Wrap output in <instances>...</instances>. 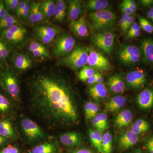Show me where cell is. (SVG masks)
<instances>
[{
    "mask_svg": "<svg viewBox=\"0 0 153 153\" xmlns=\"http://www.w3.org/2000/svg\"><path fill=\"white\" fill-rule=\"evenodd\" d=\"M140 52L145 63L149 65L153 64V40L152 38L143 39L141 42Z\"/></svg>",
    "mask_w": 153,
    "mask_h": 153,
    "instance_id": "2e32d148",
    "label": "cell"
},
{
    "mask_svg": "<svg viewBox=\"0 0 153 153\" xmlns=\"http://www.w3.org/2000/svg\"><path fill=\"white\" fill-rule=\"evenodd\" d=\"M132 113L129 110L126 109L117 115L115 119V125L118 128L126 126L132 119Z\"/></svg>",
    "mask_w": 153,
    "mask_h": 153,
    "instance_id": "83f0119b",
    "label": "cell"
},
{
    "mask_svg": "<svg viewBox=\"0 0 153 153\" xmlns=\"http://www.w3.org/2000/svg\"><path fill=\"white\" fill-rule=\"evenodd\" d=\"M98 72H97L95 74H94L93 76L90 77V78H88L87 79V81H86L87 82V84L88 85H94V84H95L97 78V75H98Z\"/></svg>",
    "mask_w": 153,
    "mask_h": 153,
    "instance_id": "f907efd6",
    "label": "cell"
},
{
    "mask_svg": "<svg viewBox=\"0 0 153 153\" xmlns=\"http://www.w3.org/2000/svg\"><path fill=\"white\" fill-rule=\"evenodd\" d=\"M61 32L59 28L48 24H40L33 29V36L43 45H48L55 42Z\"/></svg>",
    "mask_w": 153,
    "mask_h": 153,
    "instance_id": "ba28073f",
    "label": "cell"
},
{
    "mask_svg": "<svg viewBox=\"0 0 153 153\" xmlns=\"http://www.w3.org/2000/svg\"><path fill=\"white\" fill-rule=\"evenodd\" d=\"M89 48L84 46H76L68 55L63 57L60 63L67 67L77 71L88 63Z\"/></svg>",
    "mask_w": 153,
    "mask_h": 153,
    "instance_id": "5b68a950",
    "label": "cell"
},
{
    "mask_svg": "<svg viewBox=\"0 0 153 153\" xmlns=\"http://www.w3.org/2000/svg\"><path fill=\"white\" fill-rule=\"evenodd\" d=\"M20 126L25 140L28 145H35L46 140L47 135L38 124L27 117H23Z\"/></svg>",
    "mask_w": 153,
    "mask_h": 153,
    "instance_id": "7a4b0ae2",
    "label": "cell"
},
{
    "mask_svg": "<svg viewBox=\"0 0 153 153\" xmlns=\"http://www.w3.org/2000/svg\"><path fill=\"white\" fill-rule=\"evenodd\" d=\"M141 33V30H138L133 33L128 34L126 37L127 39H133V38L139 37L140 36Z\"/></svg>",
    "mask_w": 153,
    "mask_h": 153,
    "instance_id": "816d5d0a",
    "label": "cell"
},
{
    "mask_svg": "<svg viewBox=\"0 0 153 153\" xmlns=\"http://www.w3.org/2000/svg\"><path fill=\"white\" fill-rule=\"evenodd\" d=\"M59 140L60 143L64 146L71 149L81 148L84 143L82 135L74 131L61 134Z\"/></svg>",
    "mask_w": 153,
    "mask_h": 153,
    "instance_id": "4fadbf2b",
    "label": "cell"
},
{
    "mask_svg": "<svg viewBox=\"0 0 153 153\" xmlns=\"http://www.w3.org/2000/svg\"><path fill=\"white\" fill-rule=\"evenodd\" d=\"M117 56L120 63L126 66H134L139 63L141 57L140 50L135 45L122 44L118 47Z\"/></svg>",
    "mask_w": 153,
    "mask_h": 153,
    "instance_id": "52a82bcc",
    "label": "cell"
},
{
    "mask_svg": "<svg viewBox=\"0 0 153 153\" xmlns=\"http://www.w3.org/2000/svg\"><path fill=\"white\" fill-rule=\"evenodd\" d=\"M140 30V26L139 24H138L136 22H134L132 25H131V27L130 28L128 34H130V33H133V32H135V31Z\"/></svg>",
    "mask_w": 153,
    "mask_h": 153,
    "instance_id": "c3c4849f",
    "label": "cell"
},
{
    "mask_svg": "<svg viewBox=\"0 0 153 153\" xmlns=\"http://www.w3.org/2000/svg\"><path fill=\"white\" fill-rule=\"evenodd\" d=\"M103 81V77L102 76L101 74L98 73V75H97V78L95 84L97 83H102Z\"/></svg>",
    "mask_w": 153,
    "mask_h": 153,
    "instance_id": "6f0895ef",
    "label": "cell"
},
{
    "mask_svg": "<svg viewBox=\"0 0 153 153\" xmlns=\"http://www.w3.org/2000/svg\"><path fill=\"white\" fill-rule=\"evenodd\" d=\"M93 126L101 132L108 128L107 117L104 113L97 114L92 120Z\"/></svg>",
    "mask_w": 153,
    "mask_h": 153,
    "instance_id": "4dcf8cb0",
    "label": "cell"
},
{
    "mask_svg": "<svg viewBox=\"0 0 153 153\" xmlns=\"http://www.w3.org/2000/svg\"><path fill=\"white\" fill-rule=\"evenodd\" d=\"M31 9V1H28L27 3L24 8L21 19H28L29 16Z\"/></svg>",
    "mask_w": 153,
    "mask_h": 153,
    "instance_id": "ee69618b",
    "label": "cell"
},
{
    "mask_svg": "<svg viewBox=\"0 0 153 153\" xmlns=\"http://www.w3.org/2000/svg\"><path fill=\"white\" fill-rule=\"evenodd\" d=\"M92 44L105 54H111L114 47L115 35L110 30L93 33L91 38Z\"/></svg>",
    "mask_w": 153,
    "mask_h": 153,
    "instance_id": "9c48e42d",
    "label": "cell"
},
{
    "mask_svg": "<svg viewBox=\"0 0 153 153\" xmlns=\"http://www.w3.org/2000/svg\"><path fill=\"white\" fill-rule=\"evenodd\" d=\"M32 55L26 53L16 52L13 55L12 63L15 70L24 72L33 68L34 61Z\"/></svg>",
    "mask_w": 153,
    "mask_h": 153,
    "instance_id": "7c38bea8",
    "label": "cell"
},
{
    "mask_svg": "<svg viewBox=\"0 0 153 153\" xmlns=\"http://www.w3.org/2000/svg\"><path fill=\"white\" fill-rule=\"evenodd\" d=\"M87 64L95 70L101 71H109L112 67L106 57L92 48H89Z\"/></svg>",
    "mask_w": 153,
    "mask_h": 153,
    "instance_id": "8fae6325",
    "label": "cell"
},
{
    "mask_svg": "<svg viewBox=\"0 0 153 153\" xmlns=\"http://www.w3.org/2000/svg\"><path fill=\"white\" fill-rule=\"evenodd\" d=\"M11 101L7 97L0 93V114L5 115L9 113L12 110Z\"/></svg>",
    "mask_w": 153,
    "mask_h": 153,
    "instance_id": "d590c367",
    "label": "cell"
},
{
    "mask_svg": "<svg viewBox=\"0 0 153 153\" xmlns=\"http://www.w3.org/2000/svg\"><path fill=\"white\" fill-rule=\"evenodd\" d=\"M56 1L47 0L41 2V10L46 19H50L55 16Z\"/></svg>",
    "mask_w": 153,
    "mask_h": 153,
    "instance_id": "f546056e",
    "label": "cell"
},
{
    "mask_svg": "<svg viewBox=\"0 0 153 153\" xmlns=\"http://www.w3.org/2000/svg\"><path fill=\"white\" fill-rule=\"evenodd\" d=\"M69 153H94L89 149L85 148H79L71 149L68 151Z\"/></svg>",
    "mask_w": 153,
    "mask_h": 153,
    "instance_id": "f6af8a7d",
    "label": "cell"
},
{
    "mask_svg": "<svg viewBox=\"0 0 153 153\" xmlns=\"http://www.w3.org/2000/svg\"><path fill=\"white\" fill-rule=\"evenodd\" d=\"M138 141L137 135L131 130L123 133L119 137L118 144L121 150L127 149L136 144Z\"/></svg>",
    "mask_w": 153,
    "mask_h": 153,
    "instance_id": "e0dca14e",
    "label": "cell"
},
{
    "mask_svg": "<svg viewBox=\"0 0 153 153\" xmlns=\"http://www.w3.org/2000/svg\"><path fill=\"white\" fill-rule=\"evenodd\" d=\"M108 6L109 2L106 0H88L85 4V8L90 13L106 10Z\"/></svg>",
    "mask_w": 153,
    "mask_h": 153,
    "instance_id": "484cf974",
    "label": "cell"
},
{
    "mask_svg": "<svg viewBox=\"0 0 153 153\" xmlns=\"http://www.w3.org/2000/svg\"><path fill=\"white\" fill-rule=\"evenodd\" d=\"M149 128V125L147 121L144 120L139 119L136 121L131 126V130L138 135L148 131Z\"/></svg>",
    "mask_w": 153,
    "mask_h": 153,
    "instance_id": "836d02e7",
    "label": "cell"
},
{
    "mask_svg": "<svg viewBox=\"0 0 153 153\" xmlns=\"http://www.w3.org/2000/svg\"><path fill=\"white\" fill-rule=\"evenodd\" d=\"M2 18V17L1 14V11H0V20Z\"/></svg>",
    "mask_w": 153,
    "mask_h": 153,
    "instance_id": "6125c7cd",
    "label": "cell"
},
{
    "mask_svg": "<svg viewBox=\"0 0 153 153\" xmlns=\"http://www.w3.org/2000/svg\"><path fill=\"white\" fill-rule=\"evenodd\" d=\"M126 102L127 99L125 97L122 95L115 96L111 98L105 105V108L109 112H115L124 106Z\"/></svg>",
    "mask_w": 153,
    "mask_h": 153,
    "instance_id": "cb8c5ba5",
    "label": "cell"
},
{
    "mask_svg": "<svg viewBox=\"0 0 153 153\" xmlns=\"http://www.w3.org/2000/svg\"><path fill=\"white\" fill-rule=\"evenodd\" d=\"M146 148L149 153H153V137L147 140L145 144Z\"/></svg>",
    "mask_w": 153,
    "mask_h": 153,
    "instance_id": "7dc6e473",
    "label": "cell"
},
{
    "mask_svg": "<svg viewBox=\"0 0 153 153\" xmlns=\"http://www.w3.org/2000/svg\"><path fill=\"white\" fill-rule=\"evenodd\" d=\"M69 28L75 36L79 38H85L88 36L87 22L83 17L70 23Z\"/></svg>",
    "mask_w": 153,
    "mask_h": 153,
    "instance_id": "d6986e66",
    "label": "cell"
},
{
    "mask_svg": "<svg viewBox=\"0 0 153 153\" xmlns=\"http://www.w3.org/2000/svg\"><path fill=\"white\" fill-rule=\"evenodd\" d=\"M76 41L68 33H61L56 38L52 47L53 55L57 57H64L71 52L75 47Z\"/></svg>",
    "mask_w": 153,
    "mask_h": 153,
    "instance_id": "30bf717a",
    "label": "cell"
},
{
    "mask_svg": "<svg viewBox=\"0 0 153 153\" xmlns=\"http://www.w3.org/2000/svg\"><path fill=\"white\" fill-rule=\"evenodd\" d=\"M0 134L10 141L15 140L16 138L13 126L8 120H0Z\"/></svg>",
    "mask_w": 153,
    "mask_h": 153,
    "instance_id": "603a6c76",
    "label": "cell"
},
{
    "mask_svg": "<svg viewBox=\"0 0 153 153\" xmlns=\"http://www.w3.org/2000/svg\"><path fill=\"white\" fill-rule=\"evenodd\" d=\"M91 96L96 100L105 98L108 94L107 89L103 83H97L91 85L89 88Z\"/></svg>",
    "mask_w": 153,
    "mask_h": 153,
    "instance_id": "d4e9b609",
    "label": "cell"
},
{
    "mask_svg": "<svg viewBox=\"0 0 153 153\" xmlns=\"http://www.w3.org/2000/svg\"><path fill=\"white\" fill-rule=\"evenodd\" d=\"M20 24L16 16L8 13L0 20V32L7 30L15 25Z\"/></svg>",
    "mask_w": 153,
    "mask_h": 153,
    "instance_id": "d6a6232c",
    "label": "cell"
},
{
    "mask_svg": "<svg viewBox=\"0 0 153 153\" xmlns=\"http://www.w3.org/2000/svg\"><path fill=\"white\" fill-rule=\"evenodd\" d=\"M130 16V15H127V14H123L121 19L123 20L124 22L125 23L126 25L128 21Z\"/></svg>",
    "mask_w": 153,
    "mask_h": 153,
    "instance_id": "680465c9",
    "label": "cell"
},
{
    "mask_svg": "<svg viewBox=\"0 0 153 153\" xmlns=\"http://www.w3.org/2000/svg\"><path fill=\"white\" fill-rule=\"evenodd\" d=\"M28 102L33 114L50 129L61 128L79 120L74 92L68 80L54 69H45L30 76Z\"/></svg>",
    "mask_w": 153,
    "mask_h": 153,
    "instance_id": "6da1fadb",
    "label": "cell"
},
{
    "mask_svg": "<svg viewBox=\"0 0 153 153\" xmlns=\"http://www.w3.org/2000/svg\"><path fill=\"white\" fill-rule=\"evenodd\" d=\"M120 27L122 31L123 32H126L125 23L122 19H120Z\"/></svg>",
    "mask_w": 153,
    "mask_h": 153,
    "instance_id": "9f6ffc18",
    "label": "cell"
},
{
    "mask_svg": "<svg viewBox=\"0 0 153 153\" xmlns=\"http://www.w3.org/2000/svg\"><path fill=\"white\" fill-rule=\"evenodd\" d=\"M119 7L121 11L123 13V14H127V15L131 16L134 13L131 10L123 3H122L120 5Z\"/></svg>",
    "mask_w": 153,
    "mask_h": 153,
    "instance_id": "bcb514c9",
    "label": "cell"
},
{
    "mask_svg": "<svg viewBox=\"0 0 153 153\" xmlns=\"http://www.w3.org/2000/svg\"><path fill=\"white\" fill-rule=\"evenodd\" d=\"M4 1L8 12H15L20 1L19 0H4Z\"/></svg>",
    "mask_w": 153,
    "mask_h": 153,
    "instance_id": "b9f144b4",
    "label": "cell"
},
{
    "mask_svg": "<svg viewBox=\"0 0 153 153\" xmlns=\"http://www.w3.org/2000/svg\"><path fill=\"white\" fill-rule=\"evenodd\" d=\"M107 85L110 90L115 93H121L125 89V83L119 74H114L109 77Z\"/></svg>",
    "mask_w": 153,
    "mask_h": 153,
    "instance_id": "7402d4cb",
    "label": "cell"
},
{
    "mask_svg": "<svg viewBox=\"0 0 153 153\" xmlns=\"http://www.w3.org/2000/svg\"><path fill=\"white\" fill-rule=\"evenodd\" d=\"M97 73L96 70L88 66H83L79 71L78 78L82 82H86L88 78Z\"/></svg>",
    "mask_w": 153,
    "mask_h": 153,
    "instance_id": "74e56055",
    "label": "cell"
},
{
    "mask_svg": "<svg viewBox=\"0 0 153 153\" xmlns=\"http://www.w3.org/2000/svg\"><path fill=\"white\" fill-rule=\"evenodd\" d=\"M89 138L93 146L100 153H103L102 149V135L97 130L89 128L88 130Z\"/></svg>",
    "mask_w": 153,
    "mask_h": 153,
    "instance_id": "f1b7e54d",
    "label": "cell"
},
{
    "mask_svg": "<svg viewBox=\"0 0 153 153\" xmlns=\"http://www.w3.org/2000/svg\"><path fill=\"white\" fill-rule=\"evenodd\" d=\"M138 105L143 109H148L153 106V89L146 88L137 97Z\"/></svg>",
    "mask_w": 153,
    "mask_h": 153,
    "instance_id": "ac0fdd59",
    "label": "cell"
},
{
    "mask_svg": "<svg viewBox=\"0 0 153 153\" xmlns=\"http://www.w3.org/2000/svg\"><path fill=\"white\" fill-rule=\"evenodd\" d=\"M102 149L103 153H111L112 151V137L109 132L102 135Z\"/></svg>",
    "mask_w": 153,
    "mask_h": 153,
    "instance_id": "8d00e7d4",
    "label": "cell"
},
{
    "mask_svg": "<svg viewBox=\"0 0 153 153\" xmlns=\"http://www.w3.org/2000/svg\"><path fill=\"white\" fill-rule=\"evenodd\" d=\"M11 47L10 45L0 36V62L3 65L6 64L10 58Z\"/></svg>",
    "mask_w": 153,
    "mask_h": 153,
    "instance_id": "1f68e13d",
    "label": "cell"
},
{
    "mask_svg": "<svg viewBox=\"0 0 153 153\" xmlns=\"http://www.w3.org/2000/svg\"><path fill=\"white\" fill-rule=\"evenodd\" d=\"M88 18L91 30L94 33L112 28L115 24L117 16L112 11L105 10L90 13Z\"/></svg>",
    "mask_w": 153,
    "mask_h": 153,
    "instance_id": "277c9868",
    "label": "cell"
},
{
    "mask_svg": "<svg viewBox=\"0 0 153 153\" xmlns=\"http://www.w3.org/2000/svg\"><path fill=\"white\" fill-rule=\"evenodd\" d=\"M41 2L31 1L30 14L27 19L31 24H37L46 19L41 10Z\"/></svg>",
    "mask_w": 153,
    "mask_h": 153,
    "instance_id": "44dd1931",
    "label": "cell"
},
{
    "mask_svg": "<svg viewBox=\"0 0 153 153\" xmlns=\"http://www.w3.org/2000/svg\"><path fill=\"white\" fill-rule=\"evenodd\" d=\"M140 3L143 7H150L153 5V0H141Z\"/></svg>",
    "mask_w": 153,
    "mask_h": 153,
    "instance_id": "f5cc1de1",
    "label": "cell"
},
{
    "mask_svg": "<svg viewBox=\"0 0 153 153\" xmlns=\"http://www.w3.org/2000/svg\"><path fill=\"white\" fill-rule=\"evenodd\" d=\"M127 84L133 89H139L143 87L147 82L146 73L142 69L130 71L126 77Z\"/></svg>",
    "mask_w": 153,
    "mask_h": 153,
    "instance_id": "5bb4252c",
    "label": "cell"
},
{
    "mask_svg": "<svg viewBox=\"0 0 153 153\" xmlns=\"http://www.w3.org/2000/svg\"><path fill=\"white\" fill-rule=\"evenodd\" d=\"M3 64L2 63H1L0 62V73H1V71H2L3 69H4V66H3Z\"/></svg>",
    "mask_w": 153,
    "mask_h": 153,
    "instance_id": "91938a15",
    "label": "cell"
},
{
    "mask_svg": "<svg viewBox=\"0 0 153 153\" xmlns=\"http://www.w3.org/2000/svg\"><path fill=\"white\" fill-rule=\"evenodd\" d=\"M0 36L11 47H20L27 40L29 33L27 29L20 24L0 32Z\"/></svg>",
    "mask_w": 153,
    "mask_h": 153,
    "instance_id": "8992f818",
    "label": "cell"
},
{
    "mask_svg": "<svg viewBox=\"0 0 153 153\" xmlns=\"http://www.w3.org/2000/svg\"><path fill=\"white\" fill-rule=\"evenodd\" d=\"M139 22L141 29H142L146 33H152L153 32V25L143 17L139 16Z\"/></svg>",
    "mask_w": 153,
    "mask_h": 153,
    "instance_id": "f35d334b",
    "label": "cell"
},
{
    "mask_svg": "<svg viewBox=\"0 0 153 153\" xmlns=\"http://www.w3.org/2000/svg\"><path fill=\"white\" fill-rule=\"evenodd\" d=\"M147 16L148 19H149L153 23V7L148 10L147 13Z\"/></svg>",
    "mask_w": 153,
    "mask_h": 153,
    "instance_id": "11a10c76",
    "label": "cell"
},
{
    "mask_svg": "<svg viewBox=\"0 0 153 153\" xmlns=\"http://www.w3.org/2000/svg\"><path fill=\"white\" fill-rule=\"evenodd\" d=\"M68 14V10L66 2L63 0L56 1V9L54 19L60 23H63Z\"/></svg>",
    "mask_w": 153,
    "mask_h": 153,
    "instance_id": "4316f807",
    "label": "cell"
},
{
    "mask_svg": "<svg viewBox=\"0 0 153 153\" xmlns=\"http://www.w3.org/2000/svg\"><path fill=\"white\" fill-rule=\"evenodd\" d=\"M28 153H60L57 144L53 142L40 143L33 146Z\"/></svg>",
    "mask_w": 153,
    "mask_h": 153,
    "instance_id": "ffe728a7",
    "label": "cell"
},
{
    "mask_svg": "<svg viewBox=\"0 0 153 153\" xmlns=\"http://www.w3.org/2000/svg\"><path fill=\"white\" fill-rule=\"evenodd\" d=\"M28 1H20L18 7H17L16 10V16L18 19H21L22 17V13H23V10L24 8L27 3Z\"/></svg>",
    "mask_w": 153,
    "mask_h": 153,
    "instance_id": "7bdbcfd3",
    "label": "cell"
},
{
    "mask_svg": "<svg viewBox=\"0 0 153 153\" xmlns=\"http://www.w3.org/2000/svg\"><path fill=\"white\" fill-rule=\"evenodd\" d=\"M0 153H23V152L18 146L8 145L0 149Z\"/></svg>",
    "mask_w": 153,
    "mask_h": 153,
    "instance_id": "60d3db41",
    "label": "cell"
},
{
    "mask_svg": "<svg viewBox=\"0 0 153 153\" xmlns=\"http://www.w3.org/2000/svg\"><path fill=\"white\" fill-rule=\"evenodd\" d=\"M10 140L0 134V149L4 147L8 144Z\"/></svg>",
    "mask_w": 153,
    "mask_h": 153,
    "instance_id": "681fc988",
    "label": "cell"
},
{
    "mask_svg": "<svg viewBox=\"0 0 153 153\" xmlns=\"http://www.w3.org/2000/svg\"><path fill=\"white\" fill-rule=\"evenodd\" d=\"M134 17L133 16H131L129 19H128V21L126 25V32L128 30L129 28H130L131 25L133 24L134 22Z\"/></svg>",
    "mask_w": 153,
    "mask_h": 153,
    "instance_id": "db71d44e",
    "label": "cell"
},
{
    "mask_svg": "<svg viewBox=\"0 0 153 153\" xmlns=\"http://www.w3.org/2000/svg\"><path fill=\"white\" fill-rule=\"evenodd\" d=\"M85 4L81 0H71L68 4V17L70 23L82 18Z\"/></svg>",
    "mask_w": 153,
    "mask_h": 153,
    "instance_id": "9a60e30c",
    "label": "cell"
},
{
    "mask_svg": "<svg viewBox=\"0 0 153 153\" xmlns=\"http://www.w3.org/2000/svg\"><path fill=\"white\" fill-rule=\"evenodd\" d=\"M0 86L14 101L20 100V82L16 71L10 67H4L0 73Z\"/></svg>",
    "mask_w": 153,
    "mask_h": 153,
    "instance_id": "3957f363",
    "label": "cell"
},
{
    "mask_svg": "<svg viewBox=\"0 0 153 153\" xmlns=\"http://www.w3.org/2000/svg\"><path fill=\"white\" fill-rule=\"evenodd\" d=\"M28 50L30 52L34 51H48L44 45L37 41H33L30 43L28 47Z\"/></svg>",
    "mask_w": 153,
    "mask_h": 153,
    "instance_id": "ab89813d",
    "label": "cell"
},
{
    "mask_svg": "<svg viewBox=\"0 0 153 153\" xmlns=\"http://www.w3.org/2000/svg\"><path fill=\"white\" fill-rule=\"evenodd\" d=\"M132 153H144L142 151L140 150H137L135 151L134 152Z\"/></svg>",
    "mask_w": 153,
    "mask_h": 153,
    "instance_id": "94428289",
    "label": "cell"
},
{
    "mask_svg": "<svg viewBox=\"0 0 153 153\" xmlns=\"http://www.w3.org/2000/svg\"><path fill=\"white\" fill-rule=\"evenodd\" d=\"M99 107L94 102H86L84 106V111L86 119H92L97 114Z\"/></svg>",
    "mask_w": 153,
    "mask_h": 153,
    "instance_id": "e575fe53",
    "label": "cell"
}]
</instances>
